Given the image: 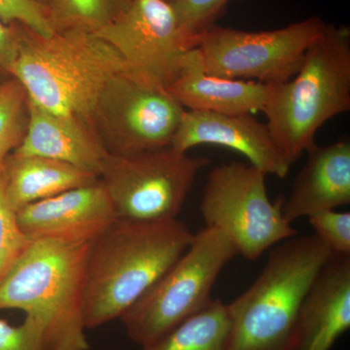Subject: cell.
I'll return each instance as SVG.
<instances>
[{"label": "cell", "mask_w": 350, "mask_h": 350, "mask_svg": "<svg viewBox=\"0 0 350 350\" xmlns=\"http://www.w3.org/2000/svg\"><path fill=\"white\" fill-rule=\"evenodd\" d=\"M237 255L217 229L204 227L194 234L185 252L122 315L128 337L139 347L153 344L199 312L213 300L218 276Z\"/></svg>", "instance_id": "obj_6"}, {"label": "cell", "mask_w": 350, "mask_h": 350, "mask_svg": "<svg viewBox=\"0 0 350 350\" xmlns=\"http://www.w3.org/2000/svg\"><path fill=\"white\" fill-rule=\"evenodd\" d=\"M229 334L227 305L211 300L165 337L139 350H227Z\"/></svg>", "instance_id": "obj_19"}, {"label": "cell", "mask_w": 350, "mask_h": 350, "mask_svg": "<svg viewBox=\"0 0 350 350\" xmlns=\"http://www.w3.org/2000/svg\"><path fill=\"white\" fill-rule=\"evenodd\" d=\"M226 147L247 158L267 175L285 178L292 163L276 144L267 124L252 114L229 115L185 110L170 147L188 153L198 145Z\"/></svg>", "instance_id": "obj_13"}, {"label": "cell", "mask_w": 350, "mask_h": 350, "mask_svg": "<svg viewBox=\"0 0 350 350\" xmlns=\"http://www.w3.org/2000/svg\"><path fill=\"white\" fill-rule=\"evenodd\" d=\"M126 70L119 53L94 32L57 31L44 36L20 24L11 75L29 100L51 112L88 124L108 82Z\"/></svg>", "instance_id": "obj_2"}, {"label": "cell", "mask_w": 350, "mask_h": 350, "mask_svg": "<svg viewBox=\"0 0 350 350\" xmlns=\"http://www.w3.org/2000/svg\"><path fill=\"white\" fill-rule=\"evenodd\" d=\"M92 243L31 241L0 283V310L40 322L43 350H90L85 282Z\"/></svg>", "instance_id": "obj_3"}, {"label": "cell", "mask_w": 350, "mask_h": 350, "mask_svg": "<svg viewBox=\"0 0 350 350\" xmlns=\"http://www.w3.org/2000/svg\"><path fill=\"white\" fill-rule=\"evenodd\" d=\"M350 109V29L326 24L306 51L298 72L271 85L262 112L276 144L292 165L315 144L329 120Z\"/></svg>", "instance_id": "obj_4"}, {"label": "cell", "mask_w": 350, "mask_h": 350, "mask_svg": "<svg viewBox=\"0 0 350 350\" xmlns=\"http://www.w3.org/2000/svg\"><path fill=\"white\" fill-rule=\"evenodd\" d=\"M116 220L100 180L27 204L17 213L20 229L31 241L93 243Z\"/></svg>", "instance_id": "obj_12"}, {"label": "cell", "mask_w": 350, "mask_h": 350, "mask_svg": "<svg viewBox=\"0 0 350 350\" xmlns=\"http://www.w3.org/2000/svg\"><path fill=\"white\" fill-rule=\"evenodd\" d=\"M232 0H170L179 29L193 48Z\"/></svg>", "instance_id": "obj_23"}, {"label": "cell", "mask_w": 350, "mask_h": 350, "mask_svg": "<svg viewBox=\"0 0 350 350\" xmlns=\"http://www.w3.org/2000/svg\"><path fill=\"white\" fill-rule=\"evenodd\" d=\"M167 1H169V2H170V0H167Z\"/></svg>", "instance_id": "obj_29"}, {"label": "cell", "mask_w": 350, "mask_h": 350, "mask_svg": "<svg viewBox=\"0 0 350 350\" xmlns=\"http://www.w3.org/2000/svg\"><path fill=\"white\" fill-rule=\"evenodd\" d=\"M269 91L271 85L208 75L196 47L186 53L178 75L167 88L185 110L229 115L262 111Z\"/></svg>", "instance_id": "obj_17"}, {"label": "cell", "mask_w": 350, "mask_h": 350, "mask_svg": "<svg viewBox=\"0 0 350 350\" xmlns=\"http://www.w3.org/2000/svg\"><path fill=\"white\" fill-rule=\"evenodd\" d=\"M172 147L138 153L108 154L100 174L117 219L162 222L176 219L196 177L208 165Z\"/></svg>", "instance_id": "obj_8"}, {"label": "cell", "mask_w": 350, "mask_h": 350, "mask_svg": "<svg viewBox=\"0 0 350 350\" xmlns=\"http://www.w3.org/2000/svg\"><path fill=\"white\" fill-rule=\"evenodd\" d=\"M13 153L45 157L69 163L98 178L108 156L86 122L51 112L29 98L27 133Z\"/></svg>", "instance_id": "obj_15"}, {"label": "cell", "mask_w": 350, "mask_h": 350, "mask_svg": "<svg viewBox=\"0 0 350 350\" xmlns=\"http://www.w3.org/2000/svg\"><path fill=\"white\" fill-rule=\"evenodd\" d=\"M36 1L40 2L41 4H43V5H47L48 1L49 0H36Z\"/></svg>", "instance_id": "obj_28"}, {"label": "cell", "mask_w": 350, "mask_h": 350, "mask_svg": "<svg viewBox=\"0 0 350 350\" xmlns=\"http://www.w3.org/2000/svg\"><path fill=\"white\" fill-rule=\"evenodd\" d=\"M193 236L177 218L117 219L92 243L85 282L86 328L121 319L185 252Z\"/></svg>", "instance_id": "obj_1"}, {"label": "cell", "mask_w": 350, "mask_h": 350, "mask_svg": "<svg viewBox=\"0 0 350 350\" xmlns=\"http://www.w3.org/2000/svg\"><path fill=\"white\" fill-rule=\"evenodd\" d=\"M94 33L119 53L129 72L165 90L193 48L167 0H131L123 12Z\"/></svg>", "instance_id": "obj_11"}, {"label": "cell", "mask_w": 350, "mask_h": 350, "mask_svg": "<svg viewBox=\"0 0 350 350\" xmlns=\"http://www.w3.org/2000/svg\"><path fill=\"white\" fill-rule=\"evenodd\" d=\"M0 350H43L40 322L25 315L20 325H11L0 319Z\"/></svg>", "instance_id": "obj_26"}, {"label": "cell", "mask_w": 350, "mask_h": 350, "mask_svg": "<svg viewBox=\"0 0 350 350\" xmlns=\"http://www.w3.org/2000/svg\"><path fill=\"white\" fill-rule=\"evenodd\" d=\"M315 236L333 254L350 255V213L321 211L308 217Z\"/></svg>", "instance_id": "obj_24"}, {"label": "cell", "mask_w": 350, "mask_h": 350, "mask_svg": "<svg viewBox=\"0 0 350 350\" xmlns=\"http://www.w3.org/2000/svg\"><path fill=\"white\" fill-rule=\"evenodd\" d=\"M0 21L5 25H25L44 36L55 32L47 7L36 0H0Z\"/></svg>", "instance_id": "obj_25"}, {"label": "cell", "mask_w": 350, "mask_h": 350, "mask_svg": "<svg viewBox=\"0 0 350 350\" xmlns=\"http://www.w3.org/2000/svg\"><path fill=\"white\" fill-rule=\"evenodd\" d=\"M295 180L291 194L283 202L289 223L321 211H333L350 202V142L326 146L314 145Z\"/></svg>", "instance_id": "obj_16"}, {"label": "cell", "mask_w": 350, "mask_h": 350, "mask_svg": "<svg viewBox=\"0 0 350 350\" xmlns=\"http://www.w3.org/2000/svg\"><path fill=\"white\" fill-rule=\"evenodd\" d=\"M29 124V96L15 78L0 85V170L24 140Z\"/></svg>", "instance_id": "obj_21"}, {"label": "cell", "mask_w": 350, "mask_h": 350, "mask_svg": "<svg viewBox=\"0 0 350 350\" xmlns=\"http://www.w3.org/2000/svg\"><path fill=\"white\" fill-rule=\"evenodd\" d=\"M131 0H49L47 10L55 31L96 32L111 23Z\"/></svg>", "instance_id": "obj_20"}, {"label": "cell", "mask_w": 350, "mask_h": 350, "mask_svg": "<svg viewBox=\"0 0 350 350\" xmlns=\"http://www.w3.org/2000/svg\"><path fill=\"white\" fill-rule=\"evenodd\" d=\"M20 24L5 25L0 21V85L12 77L11 68L17 56Z\"/></svg>", "instance_id": "obj_27"}, {"label": "cell", "mask_w": 350, "mask_h": 350, "mask_svg": "<svg viewBox=\"0 0 350 350\" xmlns=\"http://www.w3.org/2000/svg\"><path fill=\"white\" fill-rule=\"evenodd\" d=\"M350 328V255H332L306 295L287 350H331Z\"/></svg>", "instance_id": "obj_14"}, {"label": "cell", "mask_w": 350, "mask_h": 350, "mask_svg": "<svg viewBox=\"0 0 350 350\" xmlns=\"http://www.w3.org/2000/svg\"><path fill=\"white\" fill-rule=\"evenodd\" d=\"M31 241L20 229L17 213L6 196L3 167L0 170V283Z\"/></svg>", "instance_id": "obj_22"}, {"label": "cell", "mask_w": 350, "mask_h": 350, "mask_svg": "<svg viewBox=\"0 0 350 350\" xmlns=\"http://www.w3.org/2000/svg\"><path fill=\"white\" fill-rule=\"evenodd\" d=\"M184 111L167 90L126 70L108 82L88 124L108 154L124 155L170 146Z\"/></svg>", "instance_id": "obj_10"}, {"label": "cell", "mask_w": 350, "mask_h": 350, "mask_svg": "<svg viewBox=\"0 0 350 350\" xmlns=\"http://www.w3.org/2000/svg\"><path fill=\"white\" fill-rule=\"evenodd\" d=\"M3 170L7 199L16 213L27 204L100 180L69 163L15 153L7 157Z\"/></svg>", "instance_id": "obj_18"}, {"label": "cell", "mask_w": 350, "mask_h": 350, "mask_svg": "<svg viewBox=\"0 0 350 350\" xmlns=\"http://www.w3.org/2000/svg\"><path fill=\"white\" fill-rule=\"evenodd\" d=\"M266 177L250 163L219 165L207 176L200 202L206 227L224 234L250 261L297 234L283 216V202L269 200Z\"/></svg>", "instance_id": "obj_7"}, {"label": "cell", "mask_w": 350, "mask_h": 350, "mask_svg": "<svg viewBox=\"0 0 350 350\" xmlns=\"http://www.w3.org/2000/svg\"><path fill=\"white\" fill-rule=\"evenodd\" d=\"M325 27L319 17L265 31L213 25L200 36L196 48L208 75L276 85L298 72L306 51Z\"/></svg>", "instance_id": "obj_9"}, {"label": "cell", "mask_w": 350, "mask_h": 350, "mask_svg": "<svg viewBox=\"0 0 350 350\" xmlns=\"http://www.w3.org/2000/svg\"><path fill=\"white\" fill-rule=\"evenodd\" d=\"M271 250L254 283L227 305V350H287L306 295L333 255L315 234Z\"/></svg>", "instance_id": "obj_5"}]
</instances>
